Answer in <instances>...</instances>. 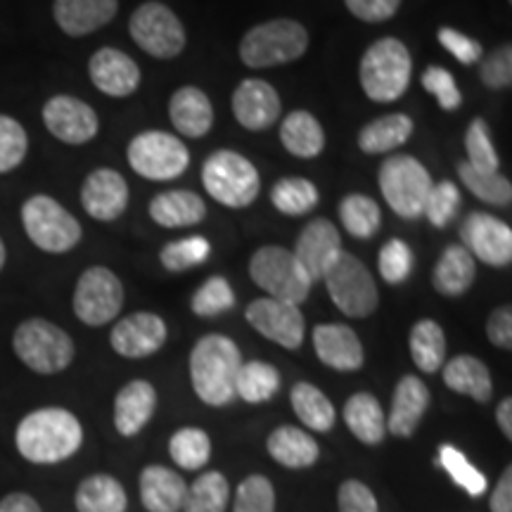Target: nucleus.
<instances>
[{"instance_id": "obj_61", "label": "nucleus", "mask_w": 512, "mask_h": 512, "mask_svg": "<svg viewBox=\"0 0 512 512\" xmlns=\"http://www.w3.org/2000/svg\"><path fill=\"white\" fill-rule=\"evenodd\" d=\"M5 259H8V249H5V242H3V238H0V271H3Z\"/></svg>"}, {"instance_id": "obj_36", "label": "nucleus", "mask_w": 512, "mask_h": 512, "mask_svg": "<svg viewBox=\"0 0 512 512\" xmlns=\"http://www.w3.org/2000/svg\"><path fill=\"white\" fill-rule=\"evenodd\" d=\"M290 403L297 413V418L304 422L313 432H330L335 427L337 413L332 401L325 396L316 384L311 382H297L290 392Z\"/></svg>"}, {"instance_id": "obj_21", "label": "nucleus", "mask_w": 512, "mask_h": 512, "mask_svg": "<svg viewBox=\"0 0 512 512\" xmlns=\"http://www.w3.org/2000/svg\"><path fill=\"white\" fill-rule=\"evenodd\" d=\"M313 349L320 363L339 373H354L366 363V351H363L361 339L349 325L342 323H323L313 328Z\"/></svg>"}, {"instance_id": "obj_42", "label": "nucleus", "mask_w": 512, "mask_h": 512, "mask_svg": "<svg viewBox=\"0 0 512 512\" xmlns=\"http://www.w3.org/2000/svg\"><path fill=\"white\" fill-rule=\"evenodd\" d=\"M458 178L477 200L491 204V207H510L512 185L498 171H479L463 162L458 164Z\"/></svg>"}, {"instance_id": "obj_8", "label": "nucleus", "mask_w": 512, "mask_h": 512, "mask_svg": "<svg viewBox=\"0 0 512 512\" xmlns=\"http://www.w3.org/2000/svg\"><path fill=\"white\" fill-rule=\"evenodd\" d=\"M380 190L384 202L401 219L415 221L422 216L430 195L432 176L427 166L411 155H394L380 166Z\"/></svg>"}, {"instance_id": "obj_55", "label": "nucleus", "mask_w": 512, "mask_h": 512, "mask_svg": "<svg viewBox=\"0 0 512 512\" xmlns=\"http://www.w3.org/2000/svg\"><path fill=\"white\" fill-rule=\"evenodd\" d=\"M437 36H439L441 46H444L448 53L456 57L460 64H477L479 60H482L484 48L479 46L475 38L465 36L463 31L451 29V27H441Z\"/></svg>"}, {"instance_id": "obj_53", "label": "nucleus", "mask_w": 512, "mask_h": 512, "mask_svg": "<svg viewBox=\"0 0 512 512\" xmlns=\"http://www.w3.org/2000/svg\"><path fill=\"white\" fill-rule=\"evenodd\" d=\"M479 79L491 91H503L512 83V48L501 46L479 64Z\"/></svg>"}, {"instance_id": "obj_59", "label": "nucleus", "mask_w": 512, "mask_h": 512, "mask_svg": "<svg viewBox=\"0 0 512 512\" xmlns=\"http://www.w3.org/2000/svg\"><path fill=\"white\" fill-rule=\"evenodd\" d=\"M0 512H43V508L34 496L15 491V494L0 498Z\"/></svg>"}, {"instance_id": "obj_41", "label": "nucleus", "mask_w": 512, "mask_h": 512, "mask_svg": "<svg viewBox=\"0 0 512 512\" xmlns=\"http://www.w3.org/2000/svg\"><path fill=\"white\" fill-rule=\"evenodd\" d=\"M318 188L309 178H280L271 190V204L285 216H304L318 204Z\"/></svg>"}, {"instance_id": "obj_22", "label": "nucleus", "mask_w": 512, "mask_h": 512, "mask_svg": "<svg viewBox=\"0 0 512 512\" xmlns=\"http://www.w3.org/2000/svg\"><path fill=\"white\" fill-rule=\"evenodd\" d=\"M233 117L247 131H266L280 117V95L264 79H245L233 93Z\"/></svg>"}, {"instance_id": "obj_46", "label": "nucleus", "mask_w": 512, "mask_h": 512, "mask_svg": "<svg viewBox=\"0 0 512 512\" xmlns=\"http://www.w3.org/2000/svg\"><path fill=\"white\" fill-rule=\"evenodd\" d=\"M235 306V292L226 278L221 275H211L204 280V285L192 297L190 309L200 318H214L221 313L230 311Z\"/></svg>"}, {"instance_id": "obj_30", "label": "nucleus", "mask_w": 512, "mask_h": 512, "mask_svg": "<svg viewBox=\"0 0 512 512\" xmlns=\"http://www.w3.org/2000/svg\"><path fill=\"white\" fill-rule=\"evenodd\" d=\"M207 216V204L190 190H166L150 202V219L162 228L197 226Z\"/></svg>"}, {"instance_id": "obj_12", "label": "nucleus", "mask_w": 512, "mask_h": 512, "mask_svg": "<svg viewBox=\"0 0 512 512\" xmlns=\"http://www.w3.org/2000/svg\"><path fill=\"white\" fill-rule=\"evenodd\" d=\"M128 31L140 50L157 60H174L185 50V29L176 12L162 3H143L131 15Z\"/></svg>"}, {"instance_id": "obj_33", "label": "nucleus", "mask_w": 512, "mask_h": 512, "mask_svg": "<svg viewBox=\"0 0 512 512\" xmlns=\"http://www.w3.org/2000/svg\"><path fill=\"white\" fill-rule=\"evenodd\" d=\"M280 143L290 155L313 159L325 150V128L306 110H294L280 124Z\"/></svg>"}, {"instance_id": "obj_56", "label": "nucleus", "mask_w": 512, "mask_h": 512, "mask_svg": "<svg viewBox=\"0 0 512 512\" xmlns=\"http://www.w3.org/2000/svg\"><path fill=\"white\" fill-rule=\"evenodd\" d=\"M344 5L361 22L380 24L396 15L401 0H344Z\"/></svg>"}, {"instance_id": "obj_5", "label": "nucleus", "mask_w": 512, "mask_h": 512, "mask_svg": "<svg viewBox=\"0 0 512 512\" xmlns=\"http://www.w3.org/2000/svg\"><path fill=\"white\" fill-rule=\"evenodd\" d=\"M309 48V31L294 19H271L242 36L240 60L252 69L280 67L299 60Z\"/></svg>"}, {"instance_id": "obj_15", "label": "nucleus", "mask_w": 512, "mask_h": 512, "mask_svg": "<svg viewBox=\"0 0 512 512\" xmlns=\"http://www.w3.org/2000/svg\"><path fill=\"white\" fill-rule=\"evenodd\" d=\"M460 240L475 261L494 268L512 264V228L496 216L472 211L460 226Z\"/></svg>"}, {"instance_id": "obj_18", "label": "nucleus", "mask_w": 512, "mask_h": 512, "mask_svg": "<svg viewBox=\"0 0 512 512\" xmlns=\"http://www.w3.org/2000/svg\"><path fill=\"white\" fill-rule=\"evenodd\" d=\"M169 330L162 316L150 311H136L121 318L110 332V344L124 358H147L166 344Z\"/></svg>"}, {"instance_id": "obj_60", "label": "nucleus", "mask_w": 512, "mask_h": 512, "mask_svg": "<svg viewBox=\"0 0 512 512\" xmlns=\"http://www.w3.org/2000/svg\"><path fill=\"white\" fill-rule=\"evenodd\" d=\"M496 422L498 427H501V432L505 434V439H512V399L510 396H505V399L498 403L496 408Z\"/></svg>"}, {"instance_id": "obj_35", "label": "nucleus", "mask_w": 512, "mask_h": 512, "mask_svg": "<svg viewBox=\"0 0 512 512\" xmlns=\"http://www.w3.org/2000/svg\"><path fill=\"white\" fill-rule=\"evenodd\" d=\"M411 136L413 119L408 114H384V117L373 119L370 124L361 128V133H358V147L366 155H387V152L408 143Z\"/></svg>"}, {"instance_id": "obj_40", "label": "nucleus", "mask_w": 512, "mask_h": 512, "mask_svg": "<svg viewBox=\"0 0 512 512\" xmlns=\"http://www.w3.org/2000/svg\"><path fill=\"white\" fill-rule=\"evenodd\" d=\"M230 484L221 472H204L188 486L183 512H226Z\"/></svg>"}, {"instance_id": "obj_39", "label": "nucleus", "mask_w": 512, "mask_h": 512, "mask_svg": "<svg viewBox=\"0 0 512 512\" xmlns=\"http://www.w3.org/2000/svg\"><path fill=\"white\" fill-rule=\"evenodd\" d=\"M280 389L278 368L266 361L242 363L238 382H235V396L247 403H266L271 401Z\"/></svg>"}, {"instance_id": "obj_43", "label": "nucleus", "mask_w": 512, "mask_h": 512, "mask_svg": "<svg viewBox=\"0 0 512 512\" xmlns=\"http://www.w3.org/2000/svg\"><path fill=\"white\" fill-rule=\"evenodd\" d=\"M169 456L181 470H202L211 458V439L200 427H183L169 439Z\"/></svg>"}, {"instance_id": "obj_7", "label": "nucleus", "mask_w": 512, "mask_h": 512, "mask_svg": "<svg viewBox=\"0 0 512 512\" xmlns=\"http://www.w3.org/2000/svg\"><path fill=\"white\" fill-rule=\"evenodd\" d=\"M249 275L254 285L261 287L268 297L287 304H304L309 299L313 283L290 249L266 245L256 249L249 259Z\"/></svg>"}, {"instance_id": "obj_32", "label": "nucleus", "mask_w": 512, "mask_h": 512, "mask_svg": "<svg viewBox=\"0 0 512 512\" xmlns=\"http://www.w3.org/2000/svg\"><path fill=\"white\" fill-rule=\"evenodd\" d=\"M444 370V384L451 392L472 396L479 403H486L494 394V382H491L489 368L477 356L460 354L441 366Z\"/></svg>"}, {"instance_id": "obj_2", "label": "nucleus", "mask_w": 512, "mask_h": 512, "mask_svg": "<svg viewBox=\"0 0 512 512\" xmlns=\"http://www.w3.org/2000/svg\"><path fill=\"white\" fill-rule=\"evenodd\" d=\"M242 368L238 344L226 335H204L192 347L190 382L207 406L221 408L235 399V382Z\"/></svg>"}, {"instance_id": "obj_20", "label": "nucleus", "mask_w": 512, "mask_h": 512, "mask_svg": "<svg viewBox=\"0 0 512 512\" xmlns=\"http://www.w3.org/2000/svg\"><path fill=\"white\" fill-rule=\"evenodd\" d=\"M93 86L110 98H128L140 88V67L131 55L117 48H100L88 62Z\"/></svg>"}, {"instance_id": "obj_13", "label": "nucleus", "mask_w": 512, "mask_h": 512, "mask_svg": "<svg viewBox=\"0 0 512 512\" xmlns=\"http://www.w3.org/2000/svg\"><path fill=\"white\" fill-rule=\"evenodd\" d=\"M72 304L81 323L100 328L112 323L124 309V285L110 268L91 266L81 273Z\"/></svg>"}, {"instance_id": "obj_45", "label": "nucleus", "mask_w": 512, "mask_h": 512, "mask_svg": "<svg viewBox=\"0 0 512 512\" xmlns=\"http://www.w3.org/2000/svg\"><path fill=\"white\" fill-rule=\"evenodd\" d=\"M211 254V242L202 235H190V238L169 242L162 252H159V261L169 273H183L190 268L204 264Z\"/></svg>"}, {"instance_id": "obj_6", "label": "nucleus", "mask_w": 512, "mask_h": 512, "mask_svg": "<svg viewBox=\"0 0 512 512\" xmlns=\"http://www.w3.org/2000/svg\"><path fill=\"white\" fill-rule=\"evenodd\" d=\"M202 183L211 200L228 209H245L259 197L261 176L245 155L216 150L202 166Z\"/></svg>"}, {"instance_id": "obj_37", "label": "nucleus", "mask_w": 512, "mask_h": 512, "mask_svg": "<svg viewBox=\"0 0 512 512\" xmlns=\"http://www.w3.org/2000/svg\"><path fill=\"white\" fill-rule=\"evenodd\" d=\"M411 356L422 373H439L446 363V332L437 320L422 318L411 330Z\"/></svg>"}, {"instance_id": "obj_44", "label": "nucleus", "mask_w": 512, "mask_h": 512, "mask_svg": "<svg viewBox=\"0 0 512 512\" xmlns=\"http://www.w3.org/2000/svg\"><path fill=\"white\" fill-rule=\"evenodd\" d=\"M439 465L448 472V477L456 482L460 489L467 491L472 498L484 496V491L489 489L484 472H479L470 460L465 458L463 451H458L456 446L444 444L439 448Z\"/></svg>"}, {"instance_id": "obj_14", "label": "nucleus", "mask_w": 512, "mask_h": 512, "mask_svg": "<svg viewBox=\"0 0 512 512\" xmlns=\"http://www.w3.org/2000/svg\"><path fill=\"white\" fill-rule=\"evenodd\" d=\"M245 318L259 335L271 339L278 347L294 351L304 344L306 318L299 311V306L261 297L247 306Z\"/></svg>"}, {"instance_id": "obj_24", "label": "nucleus", "mask_w": 512, "mask_h": 512, "mask_svg": "<svg viewBox=\"0 0 512 512\" xmlns=\"http://www.w3.org/2000/svg\"><path fill=\"white\" fill-rule=\"evenodd\" d=\"M119 12V0H55L57 27L67 36H88L110 24Z\"/></svg>"}, {"instance_id": "obj_31", "label": "nucleus", "mask_w": 512, "mask_h": 512, "mask_svg": "<svg viewBox=\"0 0 512 512\" xmlns=\"http://www.w3.org/2000/svg\"><path fill=\"white\" fill-rule=\"evenodd\" d=\"M344 422L361 444L377 446L387 437V415L377 396L358 392L344 403Z\"/></svg>"}, {"instance_id": "obj_17", "label": "nucleus", "mask_w": 512, "mask_h": 512, "mask_svg": "<svg viewBox=\"0 0 512 512\" xmlns=\"http://www.w3.org/2000/svg\"><path fill=\"white\" fill-rule=\"evenodd\" d=\"M342 252V235H339L337 226L330 219L320 216V219L306 223L292 254L299 261V266L304 268V273L309 275L311 283H318Z\"/></svg>"}, {"instance_id": "obj_11", "label": "nucleus", "mask_w": 512, "mask_h": 512, "mask_svg": "<svg viewBox=\"0 0 512 512\" xmlns=\"http://www.w3.org/2000/svg\"><path fill=\"white\" fill-rule=\"evenodd\" d=\"M128 164L147 181H174L190 166V152L181 138L166 131H143L128 143Z\"/></svg>"}, {"instance_id": "obj_9", "label": "nucleus", "mask_w": 512, "mask_h": 512, "mask_svg": "<svg viewBox=\"0 0 512 512\" xmlns=\"http://www.w3.org/2000/svg\"><path fill=\"white\" fill-rule=\"evenodd\" d=\"M22 223L29 240L48 254L72 252L83 238L76 216L48 195H34L24 202Z\"/></svg>"}, {"instance_id": "obj_1", "label": "nucleus", "mask_w": 512, "mask_h": 512, "mask_svg": "<svg viewBox=\"0 0 512 512\" xmlns=\"http://www.w3.org/2000/svg\"><path fill=\"white\" fill-rule=\"evenodd\" d=\"M19 456L34 465H57L79 453L83 427L67 408H38L19 420L15 432Z\"/></svg>"}, {"instance_id": "obj_49", "label": "nucleus", "mask_w": 512, "mask_h": 512, "mask_svg": "<svg viewBox=\"0 0 512 512\" xmlns=\"http://www.w3.org/2000/svg\"><path fill=\"white\" fill-rule=\"evenodd\" d=\"M29 152V136L17 119L0 114V174L17 169Z\"/></svg>"}, {"instance_id": "obj_50", "label": "nucleus", "mask_w": 512, "mask_h": 512, "mask_svg": "<svg viewBox=\"0 0 512 512\" xmlns=\"http://www.w3.org/2000/svg\"><path fill=\"white\" fill-rule=\"evenodd\" d=\"M233 512H275V489L264 475H249L235 491Z\"/></svg>"}, {"instance_id": "obj_25", "label": "nucleus", "mask_w": 512, "mask_h": 512, "mask_svg": "<svg viewBox=\"0 0 512 512\" xmlns=\"http://www.w3.org/2000/svg\"><path fill=\"white\" fill-rule=\"evenodd\" d=\"M157 411V389L147 380H133L114 399V427L121 437H136Z\"/></svg>"}, {"instance_id": "obj_23", "label": "nucleus", "mask_w": 512, "mask_h": 512, "mask_svg": "<svg viewBox=\"0 0 512 512\" xmlns=\"http://www.w3.org/2000/svg\"><path fill=\"white\" fill-rule=\"evenodd\" d=\"M430 408V389L415 375H403L394 389L392 411L387 418V432L399 439H411L422 415Z\"/></svg>"}, {"instance_id": "obj_62", "label": "nucleus", "mask_w": 512, "mask_h": 512, "mask_svg": "<svg viewBox=\"0 0 512 512\" xmlns=\"http://www.w3.org/2000/svg\"><path fill=\"white\" fill-rule=\"evenodd\" d=\"M508 3H510V0H508Z\"/></svg>"}, {"instance_id": "obj_19", "label": "nucleus", "mask_w": 512, "mask_h": 512, "mask_svg": "<svg viewBox=\"0 0 512 512\" xmlns=\"http://www.w3.org/2000/svg\"><path fill=\"white\" fill-rule=\"evenodd\" d=\"M81 204L95 221H117L128 207V183L114 169H95L81 185Z\"/></svg>"}, {"instance_id": "obj_4", "label": "nucleus", "mask_w": 512, "mask_h": 512, "mask_svg": "<svg viewBox=\"0 0 512 512\" xmlns=\"http://www.w3.org/2000/svg\"><path fill=\"white\" fill-rule=\"evenodd\" d=\"M12 349L19 361L38 375L62 373L72 366L76 356L74 339L46 318H29L19 323L12 335Z\"/></svg>"}, {"instance_id": "obj_16", "label": "nucleus", "mask_w": 512, "mask_h": 512, "mask_svg": "<svg viewBox=\"0 0 512 512\" xmlns=\"http://www.w3.org/2000/svg\"><path fill=\"white\" fill-rule=\"evenodd\" d=\"M43 124L67 145H86L98 136L100 119L91 105L72 95H55L43 105Z\"/></svg>"}, {"instance_id": "obj_3", "label": "nucleus", "mask_w": 512, "mask_h": 512, "mask_svg": "<svg viewBox=\"0 0 512 512\" xmlns=\"http://www.w3.org/2000/svg\"><path fill=\"white\" fill-rule=\"evenodd\" d=\"M413 57L399 38H380L361 57L358 79L368 100L396 102L411 86Z\"/></svg>"}, {"instance_id": "obj_54", "label": "nucleus", "mask_w": 512, "mask_h": 512, "mask_svg": "<svg viewBox=\"0 0 512 512\" xmlns=\"http://www.w3.org/2000/svg\"><path fill=\"white\" fill-rule=\"evenodd\" d=\"M339 512H380L377 508V498L370 486L358 479H347L337 491Z\"/></svg>"}, {"instance_id": "obj_51", "label": "nucleus", "mask_w": 512, "mask_h": 512, "mask_svg": "<svg viewBox=\"0 0 512 512\" xmlns=\"http://www.w3.org/2000/svg\"><path fill=\"white\" fill-rule=\"evenodd\" d=\"M377 268H380L384 283L389 285L406 283L413 273V249L408 247L401 238L389 240L387 245L380 249V256H377Z\"/></svg>"}, {"instance_id": "obj_34", "label": "nucleus", "mask_w": 512, "mask_h": 512, "mask_svg": "<svg viewBox=\"0 0 512 512\" xmlns=\"http://www.w3.org/2000/svg\"><path fill=\"white\" fill-rule=\"evenodd\" d=\"M74 505L76 512H126L128 496L117 477L98 472L76 486Z\"/></svg>"}, {"instance_id": "obj_52", "label": "nucleus", "mask_w": 512, "mask_h": 512, "mask_svg": "<svg viewBox=\"0 0 512 512\" xmlns=\"http://www.w3.org/2000/svg\"><path fill=\"white\" fill-rule=\"evenodd\" d=\"M420 81H422V88L437 98L441 110L453 112L463 105V93H460L458 83L448 69L439 67V64H432V67H427L425 72H422Z\"/></svg>"}, {"instance_id": "obj_26", "label": "nucleus", "mask_w": 512, "mask_h": 512, "mask_svg": "<svg viewBox=\"0 0 512 512\" xmlns=\"http://www.w3.org/2000/svg\"><path fill=\"white\" fill-rule=\"evenodd\" d=\"M140 501L147 512H181L188 484L176 470L164 465H147L140 472Z\"/></svg>"}, {"instance_id": "obj_48", "label": "nucleus", "mask_w": 512, "mask_h": 512, "mask_svg": "<svg viewBox=\"0 0 512 512\" xmlns=\"http://www.w3.org/2000/svg\"><path fill=\"white\" fill-rule=\"evenodd\" d=\"M460 202H463V197H460V188L456 183H432L422 214L427 216V221H430L434 228H446L448 223L453 221V216L458 214Z\"/></svg>"}, {"instance_id": "obj_28", "label": "nucleus", "mask_w": 512, "mask_h": 512, "mask_svg": "<svg viewBox=\"0 0 512 512\" xmlns=\"http://www.w3.org/2000/svg\"><path fill=\"white\" fill-rule=\"evenodd\" d=\"M266 448L275 463L290 467V470H306V467L316 465L320 458V446L313 434L294 425H283L268 434Z\"/></svg>"}, {"instance_id": "obj_27", "label": "nucleus", "mask_w": 512, "mask_h": 512, "mask_svg": "<svg viewBox=\"0 0 512 512\" xmlns=\"http://www.w3.org/2000/svg\"><path fill=\"white\" fill-rule=\"evenodd\" d=\"M171 124L185 138H204L214 126V105L197 86H183L169 100Z\"/></svg>"}, {"instance_id": "obj_57", "label": "nucleus", "mask_w": 512, "mask_h": 512, "mask_svg": "<svg viewBox=\"0 0 512 512\" xmlns=\"http://www.w3.org/2000/svg\"><path fill=\"white\" fill-rule=\"evenodd\" d=\"M486 335L489 342L498 349L510 351L512 349V309L510 306H498L491 311L489 320H486Z\"/></svg>"}, {"instance_id": "obj_58", "label": "nucleus", "mask_w": 512, "mask_h": 512, "mask_svg": "<svg viewBox=\"0 0 512 512\" xmlns=\"http://www.w3.org/2000/svg\"><path fill=\"white\" fill-rule=\"evenodd\" d=\"M491 512H512V467H505L489 498Z\"/></svg>"}, {"instance_id": "obj_47", "label": "nucleus", "mask_w": 512, "mask_h": 512, "mask_svg": "<svg viewBox=\"0 0 512 512\" xmlns=\"http://www.w3.org/2000/svg\"><path fill=\"white\" fill-rule=\"evenodd\" d=\"M465 150H467V164L479 171H498L501 166V157H498L494 140H491L489 126L484 119H472L465 133Z\"/></svg>"}, {"instance_id": "obj_38", "label": "nucleus", "mask_w": 512, "mask_h": 512, "mask_svg": "<svg viewBox=\"0 0 512 512\" xmlns=\"http://www.w3.org/2000/svg\"><path fill=\"white\" fill-rule=\"evenodd\" d=\"M339 221L351 238L370 240L382 226V209L373 197L354 192L339 202Z\"/></svg>"}, {"instance_id": "obj_10", "label": "nucleus", "mask_w": 512, "mask_h": 512, "mask_svg": "<svg viewBox=\"0 0 512 512\" xmlns=\"http://www.w3.org/2000/svg\"><path fill=\"white\" fill-rule=\"evenodd\" d=\"M332 302L344 316L368 318L380 306V292H377L375 278L368 266L349 252L339 254V259L323 275Z\"/></svg>"}, {"instance_id": "obj_29", "label": "nucleus", "mask_w": 512, "mask_h": 512, "mask_svg": "<svg viewBox=\"0 0 512 512\" xmlns=\"http://www.w3.org/2000/svg\"><path fill=\"white\" fill-rule=\"evenodd\" d=\"M477 261L463 245H448L432 271L434 290L444 297H463L475 285Z\"/></svg>"}]
</instances>
